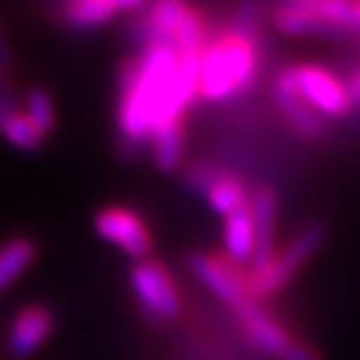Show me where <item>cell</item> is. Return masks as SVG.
Wrapping results in <instances>:
<instances>
[{"instance_id":"22","label":"cell","mask_w":360,"mask_h":360,"mask_svg":"<svg viewBox=\"0 0 360 360\" xmlns=\"http://www.w3.org/2000/svg\"><path fill=\"white\" fill-rule=\"evenodd\" d=\"M21 110V101L17 94H10V96H5L3 101H0V134H3L5 124L10 122L12 115H17Z\"/></svg>"},{"instance_id":"13","label":"cell","mask_w":360,"mask_h":360,"mask_svg":"<svg viewBox=\"0 0 360 360\" xmlns=\"http://www.w3.org/2000/svg\"><path fill=\"white\" fill-rule=\"evenodd\" d=\"M274 101H276L278 110L283 112V117L288 120V124H290L302 139H307V141L321 139L323 117H319V115L297 96V91L292 89L290 80H288L285 70H281V75L276 77V84H274Z\"/></svg>"},{"instance_id":"23","label":"cell","mask_w":360,"mask_h":360,"mask_svg":"<svg viewBox=\"0 0 360 360\" xmlns=\"http://www.w3.org/2000/svg\"><path fill=\"white\" fill-rule=\"evenodd\" d=\"M347 91H349V101L351 105H360V68L351 77V82L347 84Z\"/></svg>"},{"instance_id":"11","label":"cell","mask_w":360,"mask_h":360,"mask_svg":"<svg viewBox=\"0 0 360 360\" xmlns=\"http://www.w3.org/2000/svg\"><path fill=\"white\" fill-rule=\"evenodd\" d=\"M274 24L281 33L292 35V38H330L344 40L349 33L330 26L326 19H321L311 7V0H292V3L278 5L274 14Z\"/></svg>"},{"instance_id":"10","label":"cell","mask_w":360,"mask_h":360,"mask_svg":"<svg viewBox=\"0 0 360 360\" xmlns=\"http://www.w3.org/2000/svg\"><path fill=\"white\" fill-rule=\"evenodd\" d=\"M187 183H190L194 190L204 192V197L208 201V206L213 208L215 213L227 218L234 211H239L248 204L246 201V190L236 178L218 174L213 169L206 167H197L187 174Z\"/></svg>"},{"instance_id":"18","label":"cell","mask_w":360,"mask_h":360,"mask_svg":"<svg viewBox=\"0 0 360 360\" xmlns=\"http://www.w3.org/2000/svg\"><path fill=\"white\" fill-rule=\"evenodd\" d=\"M153 146H155L157 169L164 171V174L178 171L180 162H183V150H185L183 122H174V124H167V127H162L160 131H155Z\"/></svg>"},{"instance_id":"3","label":"cell","mask_w":360,"mask_h":360,"mask_svg":"<svg viewBox=\"0 0 360 360\" xmlns=\"http://www.w3.org/2000/svg\"><path fill=\"white\" fill-rule=\"evenodd\" d=\"M326 241H328L326 225H309L307 229H302V232L288 243L283 253H278L274 257V262L269 267H264L262 271L248 274L246 276L248 295L257 302L262 297H269V295H276L278 290H283V288L297 276V271L304 267L309 257L319 253Z\"/></svg>"},{"instance_id":"9","label":"cell","mask_w":360,"mask_h":360,"mask_svg":"<svg viewBox=\"0 0 360 360\" xmlns=\"http://www.w3.org/2000/svg\"><path fill=\"white\" fill-rule=\"evenodd\" d=\"M190 269L194 276H197L215 297L225 302L232 311L243 300L250 297L246 290V276H241L232 264L220 262L204 253H194L190 257Z\"/></svg>"},{"instance_id":"20","label":"cell","mask_w":360,"mask_h":360,"mask_svg":"<svg viewBox=\"0 0 360 360\" xmlns=\"http://www.w3.org/2000/svg\"><path fill=\"white\" fill-rule=\"evenodd\" d=\"M3 136L7 139V143H12L21 153H38L42 146V136L35 131V127L24 117L21 110L10 117V122L3 129Z\"/></svg>"},{"instance_id":"16","label":"cell","mask_w":360,"mask_h":360,"mask_svg":"<svg viewBox=\"0 0 360 360\" xmlns=\"http://www.w3.org/2000/svg\"><path fill=\"white\" fill-rule=\"evenodd\" d=\"M35 253H38L35 243L26 236H17L0 248V292L17 283L19 276H24L35 260Z\"/></svg>"},{"instance_id":"21","label":"cell","mask_w":360,"mask_h":360,"mask_svg":"<svg viewBox=\"0 0 360 360\" xmlns=\"http://www.w3.org/2000/svg\"><path fill=\"white\" fill-rule=\"evenodd\" d=\"M14 68V54H12V45L7 40V33L3 24H0V75H10Z\"/></svg>"},{"instance_id":"24","label":"cell","mask_w":360,"mask_h":360,"mask_svg":"<svg viewBox=\"0 0 360 360\" xmlns=\"http://www.w3.org/2000/svg\"><path fill=\"white\" fill-rule=\"evenodd\" d=\"M12 94V80L10 75H0V101Z\"/></svg>"},{"instance_id":"15","label":"cell","mask_w":360,"mask_h":360,"mask_svg":"<svg viewBox=\"0 0 360 360\" xmlns=\"http://www.w3.org/2000/svg\"><path fill=\"white\" fill-rule=\"evenodd\" d=\"M190 12V5L178 3V0H164V3L153 5L146 24H143V38L150 42H167L171 45L174 35L178 31L180 21Z\"/></svg>"},{"instance_id":"19","label":"cell","mask_w":360,"mask_h":360,"mask_svg":"<svg viewBox=\"0 0 360 360\" xmlns=\"http://www.w3.org/2000/svg\"><path fill=\"white\" fill-rule=\"evenodd\" d=\"M21 112H24V117L31 122V124L35 127V131H38L42 139L54 131L56 110H54L52 96H49L45 89L35 87V89L28 91L26 101H24V110Z\"/></svg>"},{"instance_id":"7","label":"cell","mask_w":360,"mask_h":360,"mask_svg":"<svg viewBox=\"0 0 360 360\" xmlns=\"http://www.w3.org/2000/svg\"><path fill=\"white\" fill-rule=\"evenodd\" d=\"M96 234L108 243L117 246L122 253H127L134 260H148L153 250V236H150L146 222L129 208L122 206H108L103 208L96 220H94Z\"/></svg>"},{"instance_id":"2","label":"cell","mask_w":360,"mask_h":360,"mask_svg":"<svg viewBox=\"0 0 360 360\" xmlns=\"http://www.w3.org/2000/svg\"><path fill=\"white\" fill-rule=\"evenodd\" d=\"M257 75L255 42L225 35L201 49L199 96L213 103H222L248 91Z\"/></svg>"},{"instance_id":"4","label":"cell","mask_w":360,"mask_h":360,"mask_svg":"<svg viewBox=\"0 0 360 360\" xmlns=\"http://www.w3.org/2000/svg\"><path fill=\"white\" fill-rule=\"evenodd\" d=\"M234 314L239 316V321L243 323L250 340L262 351H267L269 356L278 360H321L319 351L311 349L304 342L292 340V335L283 326H278L253 297L243 300L234 309Z\"/></svg>"},{"instance_id":"12","label":"cell","mask_w":360,"mask_h":360,"mask_svg":"<svg viewBox=\"0 0 360 360\" xmlns=\"http://www.w3.org/2000/svg\"><path fill=\"white\" fill-rule=\"evenodd\" d=\"M54 330V316L45 307H26L17 314L10 330V354L14 358H26L38 351Z\"/></svg>"},{"instance_id":"17","label":"cell","mask_w":360,"mask_h":360,"mask_svg":"<svg viewBox=\"0 0 360 360\" xmlns=\"http://www.w3.org/2000/svg\"><path fill=\"white\" fill-rule=\"evenodd\" d=\"M117 0H73L61 7V17L73 28H96L117 14Z\"/></svg>"},{"instance_id":"5","label":"cell","mask_w":360,"mask_h":360,"mask_svg":"<svg viewBox=\"0 0 360 360\" xmlns=\"http://www.w3.org/2000/svg\"><path fill=\"white\" fill-rule=\"evenodd\" d=\"M285 75L290 80L297 96L319 115V117H342L351 110V101L347 84L330 70L321 66H290L285 68Z\"/></svg>"},{"instance_id":"6","label":"cell","mask_w":360,"mask_h":360,"mask_svg":"<svg viewBox=\"0 0 360 360\" xmlns=\"http://www.w3.org/2000/svg\"><path fill=\"white\" fill-rule=\"evenodd\" d=\"M141 309L153 321H171L180 314V295L171 274L155 260H141L129 274Z\"/></svg>"},{"instance_id":"8","label":"cell","mask_w":360,"mask_h":360,"mask_svg":"<svg viewBox=\"0 0 360 360\" xmlns=\"http://www.w3.org/2000/svg\"><path fill=\"white\" fill-rule=\"evenodd\" d=\"M248 211L255 227V253L253 260H250V274H255L269 267L274 257H276V192L269 190V187L257 190L250 199Z\"/></svg>"},{"instance_id":"1","label":"cell","mask_w":360,"mask_h":360,"mask_svg":"<svg viewBox=\"0 0 360 360\" xmlns=\"http://www.w3.org/2000/svg\"><path fill=\"white\" fill-rule=\"evenodd\" d=\"M199 68L201 52L178 54L167 42L146 45L141 59L122 70V136L129 143H146L162 127L180 122L199 96Z\"/></svg>"},{"instance_id":"14","label":"cell","mask_w":360,"mask_h":360,"mask_svg":"<svg viewBox=\"0 0 360 360\" xmlns=\"http://www.w3.org/2000/svg\"><path fill=\"white\" fill-rule=\"evenodd\" d=\"M222 241H225L227 257L234 264H250L255 253V227H253V218H250L248 204L225 218Z\"/></svg>"}]
</instances>
